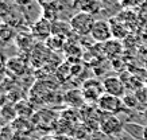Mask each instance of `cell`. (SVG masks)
I'll return each instance as SVG.
<instances>
[{"instance_id": "cell-22", "label": "cell", "mask_w": 147, "mask_h": 140, "mask_svg": "<svg viewBox=\"0 0 147 140\" xmlns=\"http://www.w3.org/2000/svg\"><path fill=\"white\" fill-rule=\"evenodd\" d=\"M13 36V28L8 26L7 23H3L0 27V41L1 42H8L12 39Z\"/></svg>"}, {"instance_id": "cell-10", "label": "cell", "mask_w": 147, "mask_h": 140, "mask_svg": "<svg viewBox=\"0 0 147 140\" xmlns=\"http://www.w3.org/2000/svg\"><path fill=\"white\" fill-rule=\"evenodd\" d=\"M7 72H9L13 76H23L26 73V62L19 57H12L7 61Z\"/></svg>"}, {"instance_id": "cell-1", "label": "cell", "mask_w": 147, "mask_h": 140, "mask_svg": "<svg viewBox=\"0 0 147 140\" xmlns=\"http://www.w3.org/2000/svg\"><path fill=\"white\" fill-rule=\"evenodd\" d=\"M96 19L93 18V15L86 14V12H77L73 18L69 20L70 27L73 32H76L78 35H90L92 27H93Z\"/></svg>"}, {"instance_id": "cell-29", "label": "cell", "mask_w": 147, "mask_h": 140, "mask_svg": "<svg viewBox=\"0 0 147 140\" xmlns=\"http://www.w3.org/2000/svg\"><path fill=\"white\" fill-rule=\"evenodd\" d=\"M0 140H3V139H1V136H0Z\"/></svg>"}, {"instance_id": "cell-3", "label": "cell", "mask_w": 147, "mask_h": 140, "mask_svg": "<svg viewBox=\"0 0 147 140\" xmlns=\"http://www.w3.org/2000/svg\"><path fill=\"white\" fill-rule=\"evenodd\" d=\"M81 92L84 94L85 102H96L100 100L102 94H104V88H102V82L97 81V80H86L81 86Z\"/></svg>"}, {"instance_id": "cell-12", "label": "cell", "mask_w": 147, "mask_h": 140, "mask_svg": "<svg viewBox=\"0 0 147 140\" xmlns=\"http://www.w3.org/2000/svg\"><path fill=\"white\" fill-rule=\"evenodd\" d=\"M102 47H104V54L107 57H113V58L119 57L121 54V51H123V45L120 43V41L113 39V38L111 41L102 43Z\"/></svg>"}, {"instance_id": "cell-9", "label": "cell", "mask_w": 147, "mask_h": 140, "mask_svg": "<svg viewBox=\"0 0 147 140\" xmlns=\"http://www.w3.org/2000/svg\"><path fill=\"white\" fill-rule=\"evenodd\" d=\"M63 102L71 108H81L82 104L85 102L84 94L81 89H71L63 94Z\"/></svg>"}, {"instance_id": "cell-2", "label": "cell", "mask_w": 147, "mask_h": 140, "mask_svg": "<svg viewBox=\"0 0 147 140\" xmlns=\"http://www.w3.org/2000/svg\"><path fill=\"white\" fill-rule=\"evenodd\" d=\"M97 108L100 111H102V112H105L107 115L116 116L117 113L123 112L124 104H123V100L119 98V97H115V96L104 93L100 97V100L97 101Z\"/></svg>"}, {"instance_id": "cell-17", "label": "cell", "mask_w": 147, "mask_h": 140, "mask_svg": "<svg viewBox=\"0 0 147 140\" xmlns=\"http://www.w3.org/2000/svg\"><path fill=\"white\" fill-rule=\"evenodd\" d=\"M109 24H111L112 38H113V39H117V41L123 39V38L125 36V27H124V24H123L121 22H119V20H113V19H111Z\"/></svg>"}, {"instance_id": "cell-4", "label": "cell", "mask_w": 147, "mask_h": 140, "mask_svg": "<svg viewBox=\"0 0 147 140\" xmlns=\"http://www.w3.org/2000/svg\"><path fill=\"white\" fill-rule=\"evenodd\" d=\"M90 36L94 42L97 43H105V42L112 39V31H111V24L105 19H97L94 22Z\"/></svg>"}, {"instance_id": "cell-8", "label": "cell", "mask_w": 147, "mask_h": 140, "mask_svg": "<svg viewBox=\"0 0 147 140\" xmlns=\"http://www.w3.org/2000/svg\"><path fill=\"white\" fill-rule=\"evenodd\" d=\"M38 4L40 5V11H42V18H45L46 20L54 23L58 20V11H59V4L55 1H39Z\"/></svg>"}, {"instance_id": "cell-5", "label": "cell", "mask_w": 147, "mask_h": 140, "mask_svg": "<svg viewBox=\"0 0 147 140\" xmlns=\"http://www.w3.org/2000/svg\"><path fill=\"white\" fill-rule=\"evenodd\" d=\"M100 129L102 133L108 136L119 135L121 131H124V124L120 121V119L113 115H107L100 121Z\"/></svg>"}, {"instance_id": "cell-25", "label": "cell", "mask_w": 147, "mask_h": 140, "mask_svg": "<svg viewBox=\"0 0 147 140\" xmlns=\"http://www.w3.org/2000/svg\"><path fill=\"white\" fill-rule=\"evenodd\" d=\"M15 140H38V139H35L31 135H16L15 136Z\"/></svg>"}, {"instance_id": "cell-11", "label": "cell", "mask_w": 147, "mask_h": 140, "mask_svg": "<svg viewBox=\"0 0 147 140\" xmlns=\"http://www.w3.org/2000/svg\"><path fill=\"white\" fill-rule=\"evenodd\" d=\"M15 109H16V115L20 119H26V120H31V117L35 115L32 105L26 101V100H20L19 102L15 104Z\"/></svg>"}, {"instance_id": "cell-19", "label": "cell", "mask_w": 147, "mask_h": 140, "mask_svg": "<svg viewBox=\"0 0 147 140\" xmlns=\"http://www.w3.org/2000/svg\"><path fill=\"white\" fill-rule=\"evenodd\" d=\"M55 76L59 81L65 82L67 78L71 77V68L67 65V63H62V65H59L58 69L55 70Z\"/></svg>"}, {"instance_id": "cell-16", "label": "cell", "mask_w": 147, "mask_h": 140, "mask_svg": "<svg viewBox=\"0 0 147 140\" xmlns=\"http://www.w3.org/2000/svg\"><path fill=\"white\" fill-rule=\"evenodd\" d=\"M0 115H1V117L7 120V121L12 123L13 120H16L18 119V115H16V109H15V104H11V102H7L5 105L1 107L0 109Z\"/></svg>"}, {"instance_id": "cell-24", "label": "cell", "mask_w": 147, "mask_h": 140, "mask_svg": "<svg viewBox=\"0 0 147 140\" xmlns=\"http://www.w3.org/2000/svg\"><path fill=\"white\" fill-rule=\"evenodd\" d=\"M7 61H8V59H5L4 55L0 53V73H3L5 70V68H7Z\"/></svg>"}, {"instance_id": "cell-26", "label": "cell", "mask_w": 147, "mask_h": 140, "mask_svg": "<svg viewBox=\"0 0 147 140\" xmlns=\"http://www.w3.org/2000/svg\"><path fill=\"white\" fill-rule=\"evenodd\" d=\"M143 140H147V125H144V132H143Z\"/></svg>"}, {"instance_id": "cell-23", "label": "cell", "mask_w": 147, "mask_h": 140, "mask_svg": "<svg viewBox=\"0 0 147 140\" xmlns=\"http://www.w3.org/2000/svg\"><path fill=\"white\" fill-rule=\"evenodd\" d=\"M121 100H123V104H124V107L131 108V109L136 108V107H138V104H139V100H138V97H136L135 94H125Z\"/></svg>"}, {"instance_id": "cell-6", "label": "cell", "mask_w": 147, "mask_h": 140, "mask_svg": "<svg viewBox=\"0 0 147 140\" xmlns=\"http://www.w3.org/2000/svg\"><path fill=\"white\" fill-rule=\"evenodd\" d=\"M102 88H104V93L119 98H123L125 96V85L119 77H105L102 80Z\"/></svg>"}, {"instance_id": "cell-18", "label": "cell", "mask_w": 147, "mask_h": 140, "mask_svg": "<svg viewBox=\"0 0 147 140\" xmlns=\"http://www.w3.org/2000/svg\"><path fill=\"white\" fill-rule=\"evenodd\" d=\"M46 46H47V49H50L51 51H59V50H62L63 46H65V39L61 38V36L51 35L49 39H46Z\"/></svg>"}, {"instance_id": "cell-21", "label": "cell", "mask_w": 147, "mask_h": 140, "mask_svg": "<svg viewBox=\"0 0 147 140\" xmlns=\"http://www.w3.org/2000/svg\"><path fill=\"white\" fill-rule=\"evenodd\" d=\"M81 12H86V14L94 15L96 12H98L100 9V4L97 1H82L80 4Z\"/></svg>"}, {"instance_id": "cell-20", "label": "cell", "mask_w": 147, "mask_h": 140, "mask_svg": "<svg viewBox=\"0 0 147 140\" xmlns=\"http://www.w3.org/2000/svg\"><path fill=\"white\" fill-rule=\"evenodd\" d=\"M34 36L31 35V34H20V35L16 36V39H15V42H16V45H18V47L20 50H27L28 49V43H31L34 42Z\"/></svg>"}, {"instance_id": "cell-7", "label": "cell", "mask_w": 147, "mask_h": 140, "mask_svg": "<svg viewBox=\"0 0 147 140\" xmlns=\"http://www.w3.org/2000/svg\"><path fill=\"white\" fill-rule=\"evenodd\" d=\"M31 35L40 41H46L53 35V23L40 16L31 26Z\"/></svg>"}, {"instance_id": "cell-13", "label": "cell", "mask_w": 147, "mask_h": 140, "mask_svg": "<svg viewBox=\"0 0 147 140\" xmlns=\"http://www.w3.org/2000/svg\"><path fill=\"white\" fill-rule=\"evenodd\" d=\"M11 128H13V132H16V135H27V132L31 131L32 123L26 119L18 117L11 123Z\"/></svg>"}, {"instance_id": "cell-27", "label": "cell", "mask_w": 147, "mask_h": 140, "mask_svg": "<svg viewBox=\"0 0 147 140\" xmlns=\"http://www.w3.org/2000/svg\"><path fill=\"white\" fill-rule=\"evenodd\" d=\"M55 140H69V139H67L66 136H61V137H57Z\"/></svg>"}, {"instance_id": "cell-28", "label": "cell", "mask_w": 147, "mask_h": 140, "mask_svg": "<svg viewBox=\"0 0 147 140\" xmlns=\"http://www.w3.org/2000/svg\"><path fill=\"white\" fill-rule=\"evenodd\" d=\"M1 24H3V23H1V18H0V27H1Z\"/></svg>"}, {"instance_id": "cell-14", "label": "cell", "mask_w": 147, "mask_h": 140, "mask_svg": "<svg viewBox=\"0 0 147 140\" xmlns=\"http://www.w3.org/2000/svg\"><path fill=\"white\" fill-rule=\"evenodd\" d=\"M69 32H73L69 22L55 20V22L53 23V35L61 36L63 39H66V36H69Z\"/></svg>"}, {"instance_id": "cell-15", "label": "cell", "mask_w": 147, "mask_h": 140, "mask_svg": "<svg viewBox=\"0 0 147 140\" xmlns=\"http://www.w3.org/2000/svg\"><path fill=\"white\" fill-rule=\"evenodd\" d=\"M124 131L132 136L135 140H143L144 125H140L138 123H124Z\"/></svg>"}]
</instances>
